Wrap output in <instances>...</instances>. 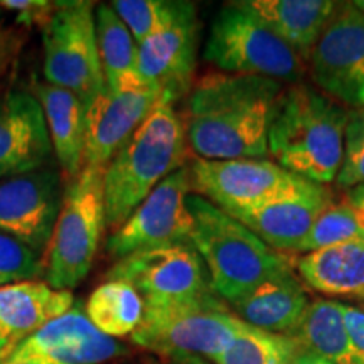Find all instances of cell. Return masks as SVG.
Masks as SVG:
<instances>
[{
	"mask_svg": "<svg viewBox=\"0 0 364 364\" xmlns=\"http://www.w3.org/2000/svg\"><path fill=\"white\" fill-rule=\"evenodd\" d=\"M280 81L262 76L209 75L191 90L186 135L206 161L263 159L268 154Z\"/></svg>",
	"mask_w": 364,
	"mask_h": 364,
	"instance_id": "obj_1",
	"label": "cell"
},
{
	"mask_svg": "<svg viewBox=\"0 0 364 364\" xmlns=\"http://www.w3.org/2000/svg\"><path fill=\"white\" fill-rule=\"evenodd\" d=\"M349 110L321 90L295 85L284 90L268 130V152L285 171L329 184L344 154Z\"/></svg>",
	"mask_w": 364,
	"mask_h": 364,
	"instance_id": "obj_2",
	"label": "cell"
},
{
	"mask_svg": "<svg viewBox=\"0 0 364 364\" xmlns=\"http://www.w3.org/2000/svg\"><path fill=\"white\" fill-rule=\"evenodd\" d=\"M186 124L174 102L161 95L156 107L105 167V223L115 231L161 182L186 162Z\"/></svg>",
	"mask_w": 364,
	"mask_h": 364,
	"instance_id": "obj_3",
	"label": "cell"
},
{
	"mask_svg": "<svg viewBox=\"0 0 364 364\" xmlns=\"http://www.w3.org/2000/svg\"><path fill=\"white\" fill-rule=\"evenodd\" d=\"M193 216L191 243L208 268L211 289L233 306L265 282L290 270L287 258L203 196L186 199Z\"/></svg>",
	"mask_w": 364,
	"mask_h": 364,
	"instance_id": "obj_4",
	"label": "cell"
},
{
	"mask_svg": "<svg viewBox=\"0 0 364 364\" xmlns=\"http://www.w3.org/2000/svg\"><path fill=\"white\" fill-rule=\"evenodd\" d=\"M245 322L215 292L171 302L145 304L132 343L147 353L215 363Z\"/></svg>",
	"mask_w": 364,
	"mask_h": 364,
	"instance_id": "obj_5",
	"label": "cell"
},
{
	"mask_svg": "<svg viewBox=\"0 0 364 364\" xmlns=\"http://www.w3.org/2000/svg\"><path fill=\"white\" fill-rule=\"evenodd\" d=\"M204 59L230 75L299 83L306 75V59L290 48L245 2L223 6L211 22Z\"/></svg>",
	"mask_w": 364,
	"mask_h": 364,
	"instance_id": "obj_6",
	"label": "cell"
},
{
	"mask_svg": "<svg viewBox=\"0 0 364 364\" xmlns=\"http://www.w3.org/2000/svg\"><path fill=\"white\" fill-rule=\"evenodd\" d=\"M103 176L105 167H83L66 191L49 241L44 272L46 282L53 289L71 292L93 267L107 230Z\"/></svg>",
	"mask_w": 364,
	"mask_h": 364,
	"instance_id": "obj_7",
	"label": "cell"
},
{
	"mask_svg": "<svg viewBox=\"0 0 364 364\" xmlns=\"http://www.w3.org/2000/svg\"><path fill=\"white\" fill-rule=\"evenodd\" d=\"M43 48L46 83L73 91L86 105L107 88L93 2H59L51 21L43 27Z\"/></svg>",
	"mask_w": 364,
	"mask_h": 364,
	"instance_id": "obj_8",
	"label": "cell"
},
{
	"mask_svg": "<svg viewBox=\"0 0 364 364\" xmlns=\"http://www.w3.org/2000/svg\"><path fill=\"white\" fill-rule=\"evenodd\" d=\"M189 172L194 194L206 198L230 216L302 193L312 184L267 159L206 161L198 157Z\"/></svg>",
	"mask_w": 364,
	"mask_h": 364,
	"instance_id": "obj_9",
	"label": "cell"
},
{
	"mask_svg": "<svg viewBox=\"0 0 364 364\" xmlns=\"http://www.w3.org/2000/svg\"><path fill=\"white\" fill-rule=\"evenodd\" d=\"M309 61L322 93L353 110L364 108V16L353 2H338Z\"/></svg>",
	"mask_w": 364,
	"mask_h": 364,
	"instance_id": "obj_10",
	"label": "cell"
},
{
	"mask_svg": "<svg viewBox=\"0 0 364 364\" xmlns=\"http://www.w3.org/2000/svg\"><path fill=\"white\" fill-rule=\"evenodd\" d=\"M191 191L189 167L184 166L172 172L110 235L107 241L108 253L122 260L136 252L189 243L193 216L186 199Z\"/></svg>",
	"mask_w": 364,
	"mask_h": 364,
	"instance_id": "obj_11",
	"label": "cell"
},
{
	"mask_svg": "<svg viewBox=\"0 0 364 364\" xmlns=\"http://www.w3.org/2000/svg\"><path fill=\"white\" fill-rule=\"evenodd\" d=\"M105 279L130 284L144 304L171 302L213 292L208 268L191 241L132 253L118 260Z\"/></svg>",
	"mask_w": 364,
	"mask_h": 364,
	"instance_id": "obj_12",
	"label": "cell"
},
{
	"mask_svg": "<svg viewBox=\"0 0 364 364\" xmlns=\"http://www.w3.org/2000/svg\"><path fill=\"white\" fill-rule=\"evenodd\" d=\"M161 90L139 75L107 86L86 112L85 167H107L142 125L161 98Z\"/></svg>",
	"mask_w": 364,
	"mask_h": 364,
	"instance_id": "obj_13",
	"label": "cell"
},
{
	"mask_svg": "<svg viewBox=\"0 0 364 364\" xmlns=\"http://www.w3.org/2000/svg\"><path fill=\"white\" fill-rule=\"evenodd\" d=\"M59 186V172L51 164L0 179V231L43 253L63 206Z\"/></svg>",
	"mask_w": 364,
	"mask_h": 364,
	"instance_id": "obj_14",
	"label": "cell"
},
{
	"mask_svg": "<svg viewBox=\"0 0 364 364\" xmlns=\"http://www.w3.org/2000/svg\"><path fill=\"white\" fill-rule=\"evenodd\" d=\"M127 354L117 339L100 332L75 302L70 311L12 349L6 361L33 364H103Z\"/></svg>",
	"mask_w": 364,
	"mask_h": 364,
	"instance_id": "obj_15",
	"label": "cell"
},
{
	"mask_svg": "<svg viewBox=\"0 0 364 364\" xmlns=\"http://www.w3.org/2000/svg\"><path fill=\"white\" fill-rule=\"evenodd\" d=\"M199 19L193 2H182L174 21L139 44L136 73L172 102L193 90L198 63Z\"/></svg>",
	"mask_w": 364,
	"mask_h": 364,
	"instance_id": "obj_16",
	"label": "cell"
},
{
	"mask_svg": "<svg viewBox=\"0 0 364 364\" xmlns=\"http://www.w3.org/2000/svg\"><path fill=\"white\" fill-rule=\"evenodd\" d=\"M53 144L38 98L14 90L0 97V179L49 166Z\"/></svg>",
	"mask_w": 364,
	"mask_h": 364,
	"instance_id": "obj_17",
	"label": "cell"
},
{
	"mask_svg": "<svg viewBox=\"0 0 364 364\" xmlns=\"http://www.w3.org/2000/svg\"><path fill=\"white\" fill-rule=\"evenodd\" d=\"M331 203L332 194L326 186L312 182L302 193L285 196L250 211L236 213L233 218L277 252H297L314 223Z\"/></svg>",
	"mask_w": 364,
	"mask_h": 364,
	"instance_id": "obj_18",
	"label": "cell"
},
{
	"mask_svg": "<svg viewBox=\"0 0 364 364\" xmlns=\"http://www.w3.org/2000/svg\"><path fill=\"white\" fill-rule=\"evenodd\" d=\"M73 306L71 292L53 289L48 282L24 280L0 287V334L16 348Z\"/></svg>",
	"mask_w": 364,
	"mask_h": 364,
	"instance_id": "obj_19",
	"label": "cell"
},
{
	"mask_svg": "<svg viewBox=\"0 0 364 364\" xmlns=\"http://www.w3.org/2000/svg\"><path fill=\"white\" fill-rule=\"evenodd\" d=\"M33 95L43 107L54 156L75 181L85 167L88 105L73 91L49 83H34Z\"/></svg>",
	"mask_w": 364,
	"mask_h": 364,
	"instance_id": "obj_20",
	"label": "cell"
},
{
	"mask_svg": "<svg viewBox=\"0 0 364 364\" xmlns=\"http://www.w3.org/2000/svg\"><path fill=\"white\" fill-rule=\"evenodd\" d=\"M309 297L292 272L265 282L230 306L241 321L273 334L292 336L309 307Z\"/></svg>",
	"mask_w": 364,
	"mask_h": 364,
	"instance_id": "obj_21",
	"label": "cell"
},
{
	"mask_svg": "<svg viewBox=\"0 0 364 364\" xmlns=\"http://www.w3.org/2000/svg\"><path fill=\"white\" fill-rule=\"evenodd\" d=\"M250 11L306 61L324 33L338 2L332 0H243Z\"/></svg>",
	"mask_w": 364,
	"mask_h": 364,
	"instance_id": "obj_22",
	"label": "cell"
},
{
	"mask_svg": "<svg viewBox=\"0 0 364 364\" xmlns=\"http://www.w3.org/2000/svg\"><path fill=\"white\" fill-rule=\"evenodd\" d=\"M297 268L302 280L317 292L364 299V240L306 253Z\"/></svg>",
	"mask_w": 364,
	"mask_h": 364,
	"instance_id": "obj_23",
	"label": "cell"
},
{
	"mask_svg": "<svg viewBox=\"0 0 364 364\" xmlns=\"http://www.w3.org/2000/svg\"><path fill=\"white\" fill-rule=\"evenodd\" d=\"M292 338L302 351H311L334 364H354L351 341L344 322V304L317 299L309 304Z\"/></svg>",
	"mask_w": 364,
	"mask_h": 364,
	"instance_id": "obj_24",
	"label": "cell"
},
{
	"mask_svg": "<svg viewBox=\"0 0 364 364\" xmlns=\"http://www.w3.org/2000/svg\"><path fill=\"white\" fill-rule=\"evenodd\" d=\"M144 299L124 280H105L86 300V316L110 338L132 336L144 317Z\"/></svg>",
	"mask_w": 364,
	"mask_h": 364,
	"instance_id": "obj_25",
	"label": "cell"
},
{
	"mask_svg": "<svg viewBox=\"0 0 364 364\" xmlns=\"http://www.w3.org/2000/svg\"><path fill=\"white\" fill-rule=\"evenodd\" d=\"M95 22H97V43L105 85L115 86L127 76L139 75L136 73L139 44L113 7L100 4L95 9Z\"/></svg>",
	"mask_w": 364,
	"mask_h": 364,
	"instance_id": "obj_26",
	"label": "cell"
},
{
	"mask_svg": "<svg viewBox=\"0 0 364 364\" xmlns=\"http://www.w3.org/2000/svg\"><path fill=\"white\" fill-rule=\"evenodd\" d=\"M302 351L292 336L273 334L245 322L215 364H290Z\"/></svg>",
	"mask_w": 364,
	"mask_h": 364,
	"instance_id": "obj_27",
	"label": "cell"
},
{
	"mask_svg": "<svg viewBox=\"0 0 364 364\" xmlns=\"http://www.w3.org/2000/svg\"><path fill=\"white\" fill-rule=\"evenodd\" d=\"M364 240V230L358 223L354 209L346 198L343 201H332L324 213L317 218L306 240L300 243L297 252L311 253L316 250L329 248L334 245Z\"/></svg>",
	"mask_w": 364,
	"mask_h": 364,
	"instance_id": "obj_28",
	"label": "cell"
},
{
	"mask_svg": "<svg viewBox=\"0 0 364 364\" xmlns=\"http://www.w3.org/2000/svg\"><path fill=\"white\" fill-rule=\"evenodd\" d=\"M113 11L118 14L134 36L136 44L169 26L179 14L182 2L176 0H115Z\"/></svg>",
	"mask_w": 364,
	"mask_h": 364,
	"instance_id": "obj_29",
	"label": "cell"
},
{
	"mask_svg": "<svg viewBox=\"0 0 364 364\" xmlns=\"http://www.w3.org/2000/svg\"><path fill=\"white\" fill-rule=\"evenodd\" d=\"M44 272L46 265L38 252L0 231V287L33 280Z\"/></svg>",
	"mask_w": 364,
	"mask_h": 364,
	"instance_id": "obj_30",
	"label": "cell"
},
{
	"mask_svg": "<svg viewBox=\"0 0 364 364\" xmlns=\"http://www.w3.org/2000/svg\"><path fill=\"white\" fill-rule=\"evenodd\" d=\"M336 181L343 189H354L364 184V108L349 112L343 162Z\"/></svg>",
	"mask_w": 364,
	"mask_h": 364,
	"instance_id": "obj_31",
	"label": "cell"
},
{
	"mask_svg": "<svg viewBox=\"0 0 364 364\" xmlns=\"http://www.w3.org/2000/svg\"><path fill=\"white\" fill-rule=\"evenodd\" d=\"M59 2H44V0H2L0 7L16 14L17 22L24 26L44 27L51 21Z\"/></svg>",
	"mask_w": 364,
	"mask_h": 364,
	"instance_id": "obj_32",
	"label": "cell"
},
{
	"mask_svg": "<svg viewBox=\"0 0 364 364\" xmlns=\"http://www.w3.org/2000/svg\"><path fill=\"white\" fill-rule=\"evenodd\" d=\"M344 322L351 341L354 364H364V309L344 304Z\"/></svg>",
	"mask_w": 364,
	"mask_h": 364,
	"instance_id": "obj_33",
	"label": "cell"
},
{
	"mask_svg": "<svg viewBox=\"0 0 364 364\" xmlns=\"http://www.w3.org/2000/svg\"><path fill=\"white\" fill-rule=\"evenodd\" d=\"M19 46L21 41L11 31H6L0 27V76L11 66L12 59L16 58L17 51H19Z\"/></svg>",
	"mask_w": 364,
	"mask_h": 364,
	"instance_id": "obj_34",
	"label": "cell"
},
{
	"mask_svg": "<svg viewBox=\"0 0 364 364\" xmlns=\"http://www.w3.org/2000/svg\"><path fill=\"white\" fill-rule=\"evenodd\" d=\"M134 364H215L206 359L199 358H176V356H162V354L147 353L140 356Z\"/></svg>",
	"mask_w": 364,
	"mask_h": 364,
	"instance_id": "obj_35",
	"label": "cell"
},
{
	"mask_svg": "<svg viewBox=\"0 0 364 364\" xmlns=\"http://www.w3.org/2000/svg\"><path fill=\"white\" fill-rule=\"evenodd\" d=\"M348 199L354 209V215L358 218V223L364 230V184L351 189V193L348 194Z\"/></svg>",
	"mask_w": 364,
	"mask_h": 364,
	"instance_id": "obj_36",
	"label": "cell"
},
{
	"mask_svg": "<svg viewBox=\"0 0 364 364\" xmlns=\"http://www.w3.org/2000/svg\"><path fill=\"white\" fill-rule=\"evenodd\" d=\"M290 364H334V363L327 361L326 358H321L318 354H314L311 351H300Z\"/></svg>",
	"mask_w": 364,
	"mask_h": 364,
	"instance_id": "obj_37",
	"label": "cell"
},
{
	"mask_svg": "<svg viewBox=\"0 0 364 364\" xmlns=\"http://www.w3.org/2000/svg\"><path fill=\"white\" fill-rule=\"evenodd\" d=\"M12 349L14 346L11 344V341H9L4 334H0V364L6 361L9 354L12 353Z\"/></svg>",
	"mask_w": 364,
	"mask_h": 364,
	"instance_id": "obj_38",
	"label": "cell"
},
{
	"mask_svg": "<svg viewBox=\"0 0 364 364\" xmlns=\"http://www.w3.org/2000/svg\"><path fill=\"white\" fill-rule=\"evenodd\" d=\"M353 4H354V7H356L358 11L364 16V0H356V2H353Z\"/></svg>",
	"mask_w": 364,
	"mask_h": 364,
	"instance_id": "obj_39",
	"label": "cell"
},
{
	"mask_svg": "<svg viewBox=\"0 0 364 364\" xmlns=\"http://www.w3.org/2000/svg\"><path fill=\"white\" fill-rule=\"evenodd\" d=\"M2 364H33V363H9V361H4Z\"/></svg>",
	"mask_w": 364,
	"mask_h": 364,
	"instance_id": "obj_40",
	"label": "cell"
}]
</instances>
